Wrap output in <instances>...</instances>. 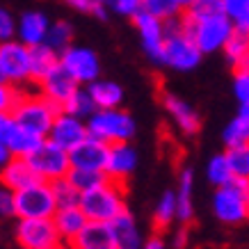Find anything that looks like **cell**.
I'll return each instance as SVG.
<instances>
[{
  "label": "cell",
  "instance_id": "obj_24",
  "mask_svg": "<svg viewBox=\"0 0 249 249\" xmlns=\"http://www.w3.org/2000/svg\"><path fill=\"white\" fill-rule=\"evenodd\" d=\"M192 172L190 169H183L181 176H178V188H176V219L188 224L192 222V215H195V206H192Z\"/></svg>",
  "mask_w": 249,
  "mask_h": 249
},
{
  "label": "cell",
  "instance_id": "obj_26",
  "mask_svg": "<svg viewBox=\"0 0 249 249\" xmlns=\"http://www.w3.org/2000/svg\"><path fill=\"white\" fill-rule=\"evenodd\" d=\"M112 231L114 240H117V249H140V233H137L135 219L128 211L121 213L112 222Z\"/></svg>",
  "mask_w": 249,
  "mask_h": 249
},
{
  "label": "cell",
  "instance_id": "obj_49",
  "mask_svg": "<svg viewBox=\"0 0 249 249\" xmlns=\"http://www.w3.org/2000/svg\"><path fill=\"white\" fill-rule=\"evenodd\" d=\"M178 2H181V5H183V9H188L190 5H192V2H195V0H178Z\"/></svg>",
  "mask_w": 249,
  "mask_h": 249
},
{
  "label": "cell",
  "instance_id": "obj_31",
  "mask_svg": "<svg viewBox=\"0 0 249 249\" xmlns=\"http://www.w3.org/2000/svg\"><path fill=\"white\" fill-rule=\"evenodd\" d=\"M222 140L229 146H240V144H249V117L247 114H240L233 117V119L227 124V128L222 133Z\"/></svg>",
  "mask_w": 249,
  "mask_h": 249
},
{
  "label": "cell",
  "instance_id": "obj_25",
  "mask_svg": "<svg viewBox=\"0 0 249 249\" xmlns=\"http://www.w3.org/2000/svg\"><path fill=\"white\" fill-rule=\"evenodd\" d=\"M222 53H224L227 62L233 69H245L247 67V62H249V32L235 28Z\"/></svg>",
  "mask_w": 249,
  "mask_h": 249
},
{
  "label": "cell",
  "instance_id": "obj_38",
  "mask_svg": "<svg viewBox=\"0 0 249 249\" xmlns=\"http://www.w3.org/2000/svg\"><path fill=\"white\" fill-rule=\"evenodd\" d=\"M107 9L126 18H135L144 9V0H107Z\"/></svg>",
  "mask_w": 249,
  "mask_h": 249
},
{
  "label": "cell",
  "instance_id": "obj_4",
  "mask_svg": "<svg viewBox=\"0 0 249 249\" xmlns=\"http://www.w3.org/2000/svg\"><path fill=\"white\" fill-rule=\"evenodd\" d=\"M247 204H249V178H238L233 176L231 183L217 188L213 196V213L215 217L227 224L235 227L247 219Z\"/></svg>",
  "mask_w": 249,
  "mask_h": 249
},
{
  "label": "cell",
  "instance_id": "obj_18",
  "mask_svg": "<svg viewBox=\"0 0 249 249\" xmlns=\"http://www.w3.org/2000/svg\"><path fill=\"white\" fill-rule=\"evenodd\" d=\"M51 23L48 16L39 9H30V12H23L18 16V23H16V39L23 41L25 46H39L46 44V35L51 30Z\"/></svg>",
  "mask_w": 249,
  "mask_h": 249
},
{
  "label": "cell",
  "instance_id": "obj_27",
  "mask_svg": "<svg viewBox=\"0 0 249 249\" xmlns=\"http://www.w3.org/2000/svg\"><path fill=\"white\" fill-rule=\"evenodd\" d=\"M44 140H46V137L35 135V133H30V130L16 126V130L12 133V137H9L7 146L12 149V153H14V156H18V158H28L30 153L37 151L39 144L44 142Z\"/></svg>",
  "mask_w": 249,
  "mask_h": 249
},
{
  "label": "cell",
  "instance_id": "obj_43",
  "mask_svg": "<svg viewBox=\"0 0 249 249\" xmlns=\"http://www.w3.org/2000/svg\"><path fill=\"white\" fill-rule=\"evenodd\" d=\"M16 215V192L0 185V217H12Z\"/></svg>",
  "mask_w": 249,
  "mask_h": 249
},
{
  "label": "cell",
  "instance_id": "obj_20",
  "mask_svg": "<svg viewBox=\"0 0 249 249\" xmlns=\"http://www.w3.org/2000/svg\"><path fill=\"white\" fill-rule=\"evenodd\" d=\"M137 165V153L128 142H119V144H110V153H107V165L106 174L112 181L126 183L128 176L133 174Z\"/></svg>",
  "mask_w": 249,
  "mask_h": 249
},
{
  "label": "cell",
  "instance_id": "obj_33",
  "mask_svg": "<svg viewBox=\"0 0 249 249\" xmlns=\"http://www.w3.org/2000/svg\"><path fill=\"white\" fill-rule=\"evenodd\" d=\"M206 174H208V181H211L215 188H222V185L231 183L233 172H231V165H229V160H227V153L213 156L208 167H206Z\"/></svg>",
  "mask_w": 249,
  "mask_h": 249
},
{
  "label": "cell",
  "instance_id": "obj_12",
  "mask_svg": "<svg viewBox=\"0 0 249 249\" xmlns=\"http://www.w3.org/2000/svg\"><path fill=\"white\" fill-rule=\"evenodd\" d=\"M60 64L67 69L78 85H91L101 76V62L98 55L87 46H69L64 53H60Z\"/></svg>",
  "mask_w": 249,
  "mask_h": 249
},
{
  "label": "cell",
  "instance_id": "obj_10",
  "mask_svg": "<svg viewBox=\"0 0 249 249\" xmlns=\"http://www.w3.org/2000/svg\"><path fill=\"white\" fill-rule=\"evenodd\" d=\"M16 242L23 249H55L62 247V238L57 233L53 217L18 219L16 224Z\"/></svg>",
  "mask_w": 249,
  "mask_h": 249
},
{
  "label": "cell",
  "instance_id": "obj_13",
  "mask_svg": "<svg viewBox=\"0 0 249 249\" xmlns=\"http://www.w3.org/2000/svg\"><path fill=\"white\" fill-rule=\"evenodd\" d=\"M37 87L48 101H53L55 106L62 110V107L67 106L69 98L73 96L83 85H78L76 78L71 76L67 69L60 64V67H55L46 78H41V80L37 83Z\"/></svg>",
  "mask_w": 249,
  "mask_h": 249
},
{
  "label": "cell",
  "instance_id": "obj_42",
  "mask_svg": "<svg viewBox=\"0 0 249 249\" xmlns=\"http://www.w3.org/2000/svg\"><path fill=\"white\" fill-rule=\"evenodd\" d=\"M64 2L71 9L80 12V14H91V16H96V18H106L107 12H110L106 5H96L94 0H64Z\"/></svg>",
  "mask_w": 249,
  "mask_h": 249
},
{
  "label": "cell",
  "instance_id": "obj_47",
  "mask_svg": "<svg viewBox=\"0 0 249 249\" xmlns=\"http://www.w3.org/2000/svg\"><path fill=\"white\" fill-rule=\"evenodd\" d=\"M12 158H14V153H12V149H9V146H7L5 142H0V167H5Z\"/></svg>",
  "mask_w": 249,
  "mask_h": 249
},
{
  "label": "cell",
  "instance_id": "obj_32",
  "mask_svg": "<svg viewBox=\"0 0 249 249\" xmlns=\"http://www.w3.org/2000/svg\"><path fill=\"white\" fill-rule=\"evenodd\" d=\"M46 44L57 53H64L69 46H73V28L67 21H53L51 30L46 35Z\"/></svg>",
  "mask_w": 249,
  "mask_h": 249
},
{
  "label": "cell",
  "instance_id": "obj_9",
  "mask_svg": "<svg viewBox=\"0 0 249 249\" xmlns=\"http://www.w3.org/2000/svg\"><path fill=\"white\" fill-rule=\"evenodd\" d=\"M0 67H2V73H5V80L23 89L28 83H32L30 46H25L18 39L0 44Z\"/></svg>",
  "mask_w": 249,
  "mask_h": 249
},
{
  "label": "cell",
  "instance_id": "obj_2",
  "mask_svg": "<svg viewBox=\"0 0 249 249\" xmlns=\"http://www.w3.org/2000/svg\"><path fill=\"white\" fill-rule=\"evenodd\" d=\"M80 208L91 222H114L121 213H126V183L106 181L103 185L80 195Z\"/></svg>",
  "mask_w": 249,
  "mask_h": 249
},
{
  "label": "cell",
  "instance_id": "obj_46",
  "mask_svg": "<svg viewBox=\"0 0 249 249\" xmlns=\"http://www.w3.org/2000/svg\"><path fill=\"white\" fill-rule=\"evenodd\" d=\"M142 249H165V240H162V233H153L149 240L144 242Z\"/></svg>",
  "mask_w": 249,
  "mask_h": 249
},
{
  "label": "cell",
  "instance_id": "obj_19",
  "mask_svg": "<svg viewBox=\"0 0 249 249\" xmlns=\"http://www.w3.org/2000/svg\"><path fill=\"white\" fill-rule=\"evenodd\" d=\"M39 181L41 178H39V174L35 172V167L30 165L28 158L14 156L5 167H0V185L14 190V192H18L23 188H30V185H35Z\"/></svg>",
  "mask_w": 249,
  "mask_h": 249
},
{
  "label": "cell",
  "instance_id": "obj_40",
  "mask_svg": "<svg viewBox=\"0 0 249 249\" xmlns=\"http://www.w3.org/2000/svg\"><path fill=\"white\" fill-rule=\"evenodd\" d=\"M16 23H18V18L7 7L0 5V44L16 39Z\"/></svg>",
  "mask_w": 249,
  "mask_h": 249
},
{
  "label": "cell",
  "instance_id": "obj_34",
  "mask_svg": "<svg viewBox=\"0 0 249 249\" xmlns=\"http://www.w3.org/2000/svg\"><path fill=\"white\" fill-rule=\"evenodd\" d=\"M144 9L162 21H174L185 12L178 0H144Z\"/></svg>",
  "mask_w": 249,
  "mask_h": 249
},
{
  "label": "cell",
  "instance_id": "obj_48",
  "mask_svg": "<svg viewBox=\"0 0 249 249\" xmlns=\"http://www.w3.org/2000/svg\"><path fill=\"white\" fill-rule=\"evenodd\" d=\"M185 240H188V231H181V233H178V238L174 240V245H176L178 249H183V247H185Z\"/></svg>",
  "mask_w": 249,
  "mask_h": 249
},
{
  "label": "cell",
  "instance_id": "obj_36",
  "mask_svg": "<svg viewBox=\"0 0 249 249\" xmlns=\"http://www.w3.org/2000/svg\"><path fill=\"white\" fill-rule=\"evenodd\" d=\"M192 18H211V16L224 14V2L222 0H195L188 9H185Z\"/></svg>",
  "mask_w": 249,
  "mask_h": 249
},
{
  "label": "cell",
  "instance_id": "obj_11",
  "mask_svg": "<svg viewBox=\"0 0 249 249\" xmlns=\"http://www.w3.org/2000/svg\"><path fill=\"white\" fill-rule=\"evenodd\" d=\"M135 23V30L142 41V51L153 64H162V51H165V39H167V23L158 16L149 14L146 9H142L135 18H130Z\"/></svg>",
  "mask_w": 249,
  "mask_h": 249
},
{
  "label": "cell",
  "instance_id": "obj_50",
  "mask_svg": "<svg viewBox=\"0 0 249 249\" xmlns=\"http://www.w3.org/2000/svg\"><path fill=\"white\" fill-rule=\"evenodd\" d=\"M240 114H247V117H249V103H245V106H240Z\"/></svg>",
  "mask_w": 249,
  "mask_h": 249
},
{
  "label": "cell",
  "instance_id": "obj_29",
  "mask_svg": "<svg viewBox=\"0 0 249 249\" xmlns=\"http://www.w3.org/2000/svg\"><path fill=\"white\" fill-rule=\"evenodd\" d=\"M71 185L85 195V192H89V190L98 188V185H103L106 181H110V176L106 172H101V169H71L67 176Z\"/></svg>",
  "mask_w": 249,
  "mask_h": 249
},
{
  "label": "cell",
  "instance_id": "obj_1",
  "mask_svg": "<svg viewBox=\"0 0 249 249\" xmlns=\"http://www.w3.org/2000/svg\"><path fill=\"white\" fill-rule=\"evenodd\" d=\"M178 28H181L188 37L195 39V44L201 48V53H217V51H224L227 41L233 35L235 25L233 21L229 18L227 14L222 16H211V18H192L188 12H183L178 18Z\"/></svg>",
  "mask_w": 249,
  "mask_h": 249
},
{
  "label": "cell",
  "instance_id": "obj_17",
  "mask_svg": "<svg viewBox=\"0 0 249 249\" xmlns=\"http://www.w3.org/2000/svg\"><path fill=\"white\" fill-rule=\"evenodd\" d=\"M67 249H117L112 222H87Z\"/></svg>",
  "mask_w": 249,
  "mask_h": 249
},
{
  "label": "cell",
  "instance_id": "obj_35",
  "mask_svg": "<svg viewBox=\"0 0 249 249\" xmlns=\"http://www.w3.org/2000/svg\"><path fill=\"white\" fill-rule=\"evenodd\" d=\"M227 160L231 165V172L238 178H249V144H240V146H229Z\"/></svg>",
  "mask_w": 249,
  "mask_h": 249
},
{
  "label": "cell",
  "instance_id": "obj_3",
  "mask_svg": "<svg viewBox=\"0 0 249 249\" xmlns=\"http://www.w3.org/2000/svg\"><path fill=\"white\" fill-rule=\"evenodd\" d=\"M60 112H62L60 107L55 106L53 101H48L41 91L30 94V91L23 89L18 103L12 110V117H14V121L21 128L30 130L35 135L48 137V133H51V128H53V124Z\"/></svg>",
  "mask_w": 249,
  "mask_h": 249
},
{
  "label": "cell",
  "instance_id": "obj_28",
  "mask_svg": "<svg viewBox=\"0 0 249 249\" xmlns=\"http://www.w3.org/2000/svg\"><path fill=\"white\" fill-rule=\"evenodd\" d=\"M174 219H176V192L167 190L156 206V213H153V233L167 231Z\"/></svg>",
  "mask_w": 249,
  "mask_h": 249
},
{
  "label": "cell",
  "instance_id": "obj_21",
  "mask_svg": "<svg viewBox=\"0 0 249 249\" xmlns=\"http://www.w3.org/2000/svg\"><path fill=\"white\" fill-rule=\"evenodd\" d=\"M53 222H55V227H57V233H60V238H62V245L69 247L89 219H87V215L83 213L80 206H67V208H57Z\"/></svg>",
  "mask_w": 249,
  "mask_h": 249
},
{
  "label": "cell",
  "instance_id": "obj_39",
  "mask_svg": "<svg viewBox=\"0 0 249 249\" xmlns=\"http://www.w3.org/2000/svg\"><path fill=\"white\" fill-rule=\"evenodd\" d=\"M233 94L238 103H249V69H233Z\"/></svg>",
  "mask_w": 249,
  "mask_h": 249
},
{
  "label": "cell",
  "instance_id": "obj_55",
  "mask_svg": "<svg viewBox=\"0 0 249 249\" xmlns=\"http://www.w3.org/2000/svg\"><path fill=\"white\" fill-rule=\"evenodd\" d=\"M245 69H249V62H247V67H245Z\"/></svg>",
  "mask_w": 249,
  "mask_h": 249
},
{
  "label": "cell",
  "instance_id": "obj_22",
  "mask_svg": "<svg viewBox=\"0 0 249 249\" xmlns=\"http://www.w3.org/2000/svg\"><path fill=\"white\" fill-rule=\"evenodd\" d=\"M87 91L91 94L94 103H96L98 110H112V107H119L121 101H124V89L121 85L112 83V80H94L91 85H87Z\"/></svg>",
  "mask_w": 249,
  "mask_h": 249
},
{
  "label": "cell",
  "instance_id": "obj_7",
  "mask_svg": "<svg viewBox=\"0 0 249 249\" xmlns=\"http://www.w3.org/2000/svg\"><path fill=\"white\" fill-rule=\"evenodd\" d=\"M57 208L60 206H57L53 183L39 181L30 188H23L16 192V217L18 219L55 217Z\"/></svg>",
  "mask_w": 249,
  "mask_h": 249
},
{
  "label": "cell",
  "instance_id": "obj_6",
  "mask_svg": "<svg viewBox=\"0 0 249 249\" xmlns=\"http://www.w3.org/2000/svg\"><path fill=\"white\" fill-rule=\"evenodd\" d=\"M89 135L106 144L130 142L135 135V121L126 110L112 107V110H96L87 119Z\"/></svg>",
  "mask_w": 249,
  "mask_h": 249
},
{
  "label": "cell",
  "instance_id": "obj_44",
  "mask_svg": "<svg viewBox=\"0 0 249 249\" xmlns=\"http://www.w3.org/2000/svg\"><path fill=\"white\" fill-rule=\"evenodd\" d=\"M222 2H224V14L233 23L249 9V0H222Z\"/></svg>",
  "mask_w": 249,
  "mask_h": 249
},
{
  "label": "cell",
  "instance_id": "obj_54",
  "mask_svg": "<svg viewBox=\"0 0 249 249\" xmlns=\"http://www.w3.org/2000/svg\"><path fill=\"white\" fill-rule=\"evenodd\" d=\"M55 249H67V247H64V245H62V247H55Z\"/></svg>",
  "mask_w": 249,
  "mask_h": 249
},
{
  "label": "cell",
  "instance_id": "obj_15",
  "mask_svg": "<svg viewBox=\"0 0 249 249\" xmlns=\"http://www.w3.org/2000/svg\"><path fill=\"white\" fill-rule=\"evenodd\" d=\"M160 101H162L165 112L172 117V121L178 126L181 133H185V135H196V133L201 130V114L196 112L188 101H183L181 96H176L172 91H162V94H160Z\"/></svg>",
  "mask_w": 249,
  "mask_h": 249
},
{
  "label": "cell",
  "instance_id": "obj_41",
  "mask_svg": "<svg viewBox=\"0 0 249 249\" xmlns=\"http://www.w3.org/2000/svg\"><path fill=\"white\" fill-rule=\"evenodd\" d=\"M21 87H14L9 83H0V112H12L21 98Z\"/></svg>",
  "mask_w": 249,
  "mask_h": 249
},
{
  "label": "cell",
  "instance_id": "obj_16",
  "mask_svg": "<svg viewBox=\"0 0 249 249\" xmlns=\"http://www.w3.org/2000/svg\"><path fill=\"white\" fill-rule=\"evenodd\" d=\"M107 153H110V144L89 135L85 142H80L69 151L71 169H101V172H106Z\"/></svg>",
  "mask_w": 249,
  "mask_h": 249
},
{
  "label": "cell",
  "instance_id": "obj_45",
  "mask_svg": "<svg viewBox=\"0 0 249 249\" xmlns=\"http://www.w3.org/2000/svg\"><path fill=\"white\" fill-rule=\"evenodd\" d=\"M16 124L14 117H12V112H0V142H9V137H12V133L16 130Z\"/></svg>",
  "mask_w": 249,
  "mask_h": 249
},
{
  "label": "cell",
  "instance_id": "obj_37",
  "mask_svg": "<svg viewBox=\"0 0 249 249\" xmlns=\"http://www.w3.org/2000/svg\"><path fill=\"white\" fill-rule=\"evenodd\" d=\"M53 190H55V196H57V206H60V208L80 204V192L71 185L69 178H60V181H55Z\"/></svg>",
  "mask_w": 249,
  "mask_h": 249
},
{
  "label": "cell",
  "instance_id": "obj_23",
  "mask_svg": "<svg viewBox=\"0 0 249 249\" xmlns=\"http://www.w3.org/2000/svg\"><path fill=\"white\" fill-rule=\"evenodd\" d=\"M32 55V83L37 85L41 78H46L55 67H60V53L53 51L48 44H39L30 48Z\"/></svg>",
  "mask_w": 249,
  "mask_h": 249
},
{
  "label": "cell",
  "instance_id": "obj_14",
  "mask_svg": "<svg viewBox=\"0 0 249 249\" xmlns=\"http://www.w3.org/2000/svg\"><path fill=\"white\" fill-rule=\"evenodd\" d=\"M89 137V128H87V121L80 119V117H73L62 110L55 119L53 128L48 133V140L55 144H60L62 149L71 151L73 146H78L80 142H85Z\"/></svg>",
  "mask_w": 249,
  "mask_h": 249
},
{
  "label": "cell",
  "instance_id": "obj_52",
  "mask_svg": "<svg viewBox=\"0 0 249 249\" xmlns=\"http://www.w3.org/2000/svg\"><path fill=\"white\" fill-rule=\"evenodd\" d=\"M94 2H96V5H106L107 7V0H94Z\"/></svg>",
  "mask_w": 249,
  "mask_h": 249
},
{
  "label": "cell",
  "instance_id": "obj_30",
  "mask_svg": "<svg viewBox=\"0 0 249 249\" xmlns=\"http://www.w3.org/2000/svg\"><path fill=\"white\" fill-rule=\"evenodd\" d=\"M64 112H69V114H73V117H80V119H89L91 114L96 112L98 107H96V103H94V98H91V94L87 91V87H80V89L73 94V96L67 101V106L62 107Z\"/></svg>",
  "mask_w": 249,
  "mask_h": 249
},
{
  "label": "cell",
  "instance_id": "obj_51",
  "mask_svg": "<svg viewBox=\"0 0 249 249\" xmlns=\"http://www.w3.org/2000/svg\"><path fill=\"white\" fill-rule=\"evenodd\" d=\"M0 83H7V80H5V73H2V67H0Z\"/></svg>",
  "mask_w": 249,
  "mask_h": 249
},
{
  "label": "cell",
  "instance_id": "obj_53",
  "mask_svg": "<svg viewBox=\"0 0 249 249\" xmlns=\"http://www.w3.org/2000/svg\"><path fill=\"white\" fill-rule=\"evenodd\" d=\"M247 219H249V204H247Z\"/></svg>",
  "mask_w": 249,
  "mask_h": 249
},
{
  "label": "cell",
  "instance_id": "obj_8",
  "mask_svg": "<svg viewBox=\"0 0 249 249\" xmlns=\"http://www.w3.org/2000/svg\"><path fill=\"white\" fill-rule=\"evenodd\" d=\"M28 160L35 167V172L39 174V178L46 183H55V181H60V178H67L69 172H71L69 151L62 149L60 144L51 142L48 137L39 144L37 151L28 156Z\"/></svg>",
  "mask_w": 249,
  "mask_h": 249
},
{
  "label": "cell",
  "instance_id": "obj_5",
  "mask_svg": "<svg viewBox=\"0 0 249 249\" xmlns=\"http://www.w3.org/2000/svg\"><path fill=\"white\" fill-rule=\"evenodd\" d=\"M167 23V39L165 51H162V67H169L174 71H192L199 67V62L204 57L201 48L195 44V39L188 37L178 28L176 18Z\"/></svg>",
  "mask_w": 249,
  "mask_h": 249
}]
</instances>
